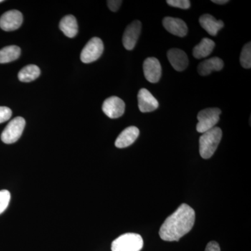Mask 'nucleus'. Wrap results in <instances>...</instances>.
<instances>
[{
  "mask_svg": "<svg viewBox=\"0 0 251 251\" xmlns=\"http://www.w3.org/2000/svg\"><path fill=\"white\" fill-rule=\"evenodd\" d=\"M222 138V130L219 127L202 133L199 140L200 153L204 159L210 158L215 153Z\"/></svg>",
  "mask_w": 251,
  "mask_h": 251,
  "instance_id": "2",
  "label": "nucleus"
},
{
  "mask_svg": "<svg viewBox=\"0 0 251 251\" xmlns=\"http://www.w3.org/2000/svg\"><path fill=\"white\" fill-rule=\"evenodd\" d=\"M241 65L244 69H251V44L247 43L243 47L240 55Z\"/></svg>",
  "mask_w": 251,
  "mask_h": 251,
  "instance_id": "21",
  "label": "nucleus"
},
{
  "mask_svg": "<svg viewBox=\"0 0 251 251\" xmlns=\"http://www.w3.org/2000/svg\"><path fill=\"white\" fill-rule=\"evenodd\" d=\"M163 25L168 32L179 37H184L188 33V27L186 23L179 18H164L163 20Z\"/></svg>",
  "mask_w": 251,
  "mask_h": 251,
  "instance_id": "12",
  "label": "nucleus"
},
{
  "mask_svg": "<svg viewBox=\"0 0 251 251\" xmlns=\"http://www.w3.org/2000/svg\"><path fill=\"white\" fill-rule=\"evenodd\" d=\"M212 2L215 3L216 4H225L229 2L228 0H213Z\"/></svg>",
  "mask_w": 251,
  "mask_h": 251,
  "instance_id": "27",
  "label": "nucleus"
},
{
  "mask_svg": "<svg viewBox=\"0 0 251 251\" xmlns=\"http://www.w3.org/2000/svg\"><path fill=\"white\" fill-rule=\"evenodd\" d=\"M205 251H221V249L217 242H210L206 245Z\"/></svg>",
  "mask_w": 251,
  "mask_h": 251,
  "instance_id": "26",
  "label": "nucleus"
},
{
  "mask_svg": "<svg viewBox=\"0 0 251 251\" xmlns=\"http://www.w3.org/2000/svg\"><path fill=\"white\" fill-rule=\"evenodd\" d=\"M221 110L217 108H206L198 112V122L196 130L198 133H204L212 129L219 122Z\"/></svg>",
  "mask_w": 251,
  "mask_h": 251,
  "instance_id": "4",
  "label": "nucleus"
},
{
  "mask_svg": "<svg viewBox=\"0 0 251 251\" xmlns=\"http://www.w3.org/2000/svg\"><path fill=\"white\" fill-rule=\"evenodd\" d=\"M166 2L170 6L181 9H188L191 7V1L189 0H168Z\"/></svg>",
  "mask_w": 251,
  "mask_h": 251,
  "instance_id": "23",
  "label": "nucleus"
},
{
  "mask_svg": "<svg viewBox=\"0 0 251 251\" xmlns=\"http://www.w3.org/2000/svg\"><path fill=\"white\" fill-rule=\"evenodd\" d=\"M143 71L145 78L151 83H156L161 79V64L155 57H148L145 59L143 63Z\"/></svg>",
  "mask_w": 251,
  "mask_h": 251,
  "instance_id": "9",
  "label": "nucleus"
},
{
  "mask_svg": "<svg viewBox=\"0 0 251 251\" xmlns=\"http://www.w3.org/2000/svg\"><path fill=\"white\" fill-rule=\"evenodd\" d=\"M12 115V111L7 107L0 106V124L9 120Z\"/></svg>",
  "mask_w": 251,
  "mask_h": 251,
  "instance_id": "24",
  "label": "nucleus"
},
{
  "mask_svg": "<svg viewBox=\"0 0 251 251\" xmlns=\"http://www.w3.org/2000/svg\"><path fill=\"white\" fill-rule=\"evenodd\" d=\"M215 42L209 38H204L199 44L195 46L193 50V55L195 58H205L210 55L215 48Z\"/></svg>",
  "mask_w": 251,
  "mask_h": 251,
  "instance_id": "17",
  "label": "nucleus"
},
{
  "mask_svg": "<svg viewBox=\"0 0 251 251\" xmlns=\"http://www.w3.org/2000/svg\"><path fill=\"white\" fill-rule=\"evenodd\" d=\"M195 221L194 209L188 204H181L162 225L159 230L160 237L166 242H178L192 229Z\"/></svg>",
  "mask_w": 251,
  "mask_h": 251,
  "instance_id": "1",
  "label": "nucleus"
},
{
  "mask_svg": "<svg viewBox=\"0 0 251 251\" xmlns=\"http://www.w3.org/2000/svg\"><path fill=\"white\" fill-rule=\"evenodd\" d=\"M138 107L140 112L154 111L159 106L158 100L147 89H141L138 94Z\"/></svg>",
  "mask_w": 251,
  "mask_h": 251,
  "instance_id": "11",
  "label": "nucleus"
},
{
  "mask_svg": "<svg viewBox=\"0 0 251 251\" xmlns=\"http://www.w3.org/2000/svg\"><path fill=\"white\" fill-rule=\"evenodd\" d=\"M224 63L219 57H212L206 59L198 65V74L202 76L209 75L211 72H219L224 68Z\"/></svg>",
  "mask_w": 251,
  "mask_h": 251,
  "instance_id": "16",
  "label": "nucleus"
},
{
  "mask_svg": "<svg viewBox=\"0 0 251 251\" xmlns=\"http://www.w3.org/2000/svg\"><path fill=\"white\" fill-rule=\"evenodd\" d=\"M201 27L206 31L209 35L215 36L218 32L224 27L222 21H218L210 14H204L201 16L199 20Z\"/></svg>",
  "mask_w": 251,
  "mask_h": 251,
  "instance_id": "15",
  "label": "nucleus"
},
{
  "mask_svg": "<svg viewBox=\"0 0 251 251\" xmlns=\"http://www.w3.org/2000/svg\"><path fill=\"white\" fill-rule=\"evenodd\" d=\"M59 29L67 37H75L78 31L76 18L72 15L66 16L61 20L59 23Z\"/></svg>",
  "mask_w": 251,
  "mask_h": 251,
  "instance_id": "18",
  "label": "nucleus"
},
{
  "mask_svg": "<svg viewBox=\"0 0 251 251\" xmlns=\"http://www.w3.org/2000/svg\"><path fill=\"white\" fill-rule=\"evenodd\" d=\"M23 21V14L18 10H11L0 18V27L4 31H14L21 27Z\"/></svg>",
  "mask_w": 251,
  "mask_h": 251,
  "instance_id": "8",
  "label": "nucleus"
},
{
  "mask_svg": "<svg viewBox=\"0 0 251 251\" xmlns=\"http://www.w3.org/2000/svg\"><path fill=\"white\" fill-rule=\"evenodd\" d=\"M141 28V23L139 21H135L125 29L122 42L126 49L131 50L134 49L140 35Z\"/></svg>",
  "mask_w": 251,
  "mask_h": 251,
  "instance_id": "10",
  "label": "nucleus"
},
{
  "mask_svg": "<svg viewBox=\"0 0 251 251\" xmlns=\"http://www.w3.org/2000/svg\"><path fill=\"white\" fill-rule=\"evenodd\" d=\"M140 134V130L137 127L129 126L126 128L119 135L115 140V146L117 148H126L134 143Z\"/></svg>",
  "mask_w": 251,
  "mask_h": 251,
  "instance_id": "14",
  "label": "nucleus"
},
{
  "mask_svg": "<svg viewBox=\"0 0 251 251\" xmlns=\"http://www.w3.org/2000/svg\"><path fill=\"white\" fill-rule=\"evenodd\" d=\"M122 3V1L121 0H109L107 1L109 9L113 12L118 11L120 6H121Z\"/></svg>",
  "mask_w": 251,
  "mask_h": 251,
  "instance_id": "25",
  "label": "nucleus"
},
{
  "mask_svg": "<svg viewBox=\"0 0 251 251\" xmlns=\"http://www.w3.org/2000/svg\"><path fill=\"white\" fill-rule=\"evenodd\" d=\"M168 59L175 70L183 72L187 68L188 58L187 54L182 50L172 49L168 50Z\"/></svg>",
  "mask_w": 251,
  "mask_h": 251,
  "instance_id": "13",
  "label": "nucleus"
},
{
  "mask_svg": "<svg viewBox=\"0 0 251 251\" xmlns=\"http://www.w3.org/2000/svg\"><path fill=\"white\" fill-rule=\"evenodd\" d=\"M25 126V120L21 117H17L11 120L3 130L1 140L3 143L12 144L21 138Z\"/></svg>",
  "mask_w": 251,
  "mask_h": 251,
  "instance_id": "5",
  "label": "nucleus"
},
{
  "mask_svg": "<svg viewBox=\"0 0 251 251\" xmlns=\"http://www.w3.org/2000/svg\"><path fill=\"white\" fill-rule=\"evenodd\" d=\"M11 194L7 190L0 191V214H2L9 206Z\"/></svg>",
  "mask_w": 251,
  "mask_h": 251,
  "instance_id": "22",
  "label": "nucleus"
},
{
  "mask_svg": "<svg viewBox=\"0 0 251 251\" xmlns=\"http://www.w3.org/2000/svg\"><path fill=\"white\" fill-rule=\"evenodd\" d=\"M21 50L18 46H9L0 50V64H6L19 58Z\"/></svg>",
  "mask_w": 251,
  "mask_h": 251,
  "instance_id": "20",
  "label": "nucleus"
},
{
  "mask_svg": "<svg viewBox=\"0 0 251 251\" xmlns=\"http://www.w3.org/2000/svg\"><path fill=\"white\" fill-rule=\"evenodd\" d=\"M3 1H4L3 0H0V3L3 2Z\"/></svg>",
  "mask_w": 251,
  "mask_h": 251,
  "instance_id": "28",
  "label": "nucleus"
},
{
  "mask_svg": "<svg viewBox=\"0 0 251 251\" xmlns=\"http://www.w3.org/2000/svg\"><path fill=\"white\" fill-rule=\"evenodd\" d=\"M102 110L110 118H119L125 113V103L119 97H109L103 102Z\"/></svg>",
  "mask_w": 251,
  "mask_h": 251,
  "instance_id": "7",
  "label": "nucleus"
},
{
  "mask_svg": "<svg viewBox=\"0 0 251 251\" xmlns=\"http://www.w3.org/2000/svg\"><path fill=\"white\" fill-rule=\"evenodd\" d=\"M143 239L135 233L122 234L112 243V251H140L143 248Z\"/></svg>",
  "mask_w": 251,
  "mask_h": 251,
  "instance_id": "3",
  "label": "nucleus"
},
{
  "mask_svg": "<svg viewBox=\"0 0 251 251\" xmlns=\"http://www.w3.org/2000/svg\"><path fill=\"white\" fill-rule=\"evenodd\" d=\"M103 50V43L101 39L98 37L92 38L81 52V61L85 64L95 62L102 55Z\"/></svg>",
  "mask_w": 251,
  "mask_h": 251,
  "instance_id": "6",
  "label": "nucleus"
},
{
  "mask_svg": "<svg viewBox=\"0 0 251 251\" xmlns=\"http://www.w3.org/2000/svg\"><path fill=\"white\" fill-rule=\"evenodd\" d=\"M40 74V69L37 66L29 64L20 71L18 77L21 82H29L38 78Z\"/></svg>",
  "mask_w": 251,
  "mask_h": 251,
  "instance_id": "19",
  "label": "nucleus"
}]
</instances>
